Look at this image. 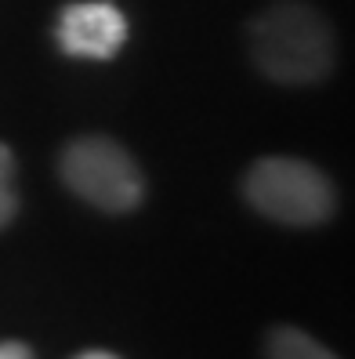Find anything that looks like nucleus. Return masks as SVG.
<instances>
[{
    "instance_id": "1",
    "label": "nucleus",
    "mask_w": 355,
    "mask_h": 359,
    "mask_svg": "<svg viewBox=\"0 0 355 359\" xmlns=\"http://www.w3.org/2000/svg\"><path fill=\"white\" fill-rule=\"evenodd\" d=\"M250 62L279 88H312L337 66V33L308 0H272L246 33Z\"/></svg>"
},
{
    "instance_id": "2",
    "label": "nucleus",
    "mask_w": 355,
    "mask_h": 359,
    "mask_svg": "<svg viewBox=\"0 0 355 359\" xmlns=\"http://www.w3.org/2000/svg\"><path fill=\"white\" fill-rule=\"evenodd\" d=\"M243 200L261 218L316 229L337 215V189L316 163L298 156H261L243 171Z\"/></svg>"
},
{
    "instance_id": "3",
    "label": "nucleus",
    "mask_w": 355,
    "mask_h": 359,
    "mask_svg": "<svg viewBox=\"0 0 355 359\" xmlns=\"http://www.w3.org/2000/svg\"><path fill=\"white\" fill-rule=\"evenodd\" d=\"M58 178L76 200L102 215H131L145 200L138 160L109 135H80L58 156Z\"/></svg>"
},
{
    "instance_id": "4",
    "label": "nucleus",
    "mask_w": 355,
    "mask_h": 359,
    "mask_svg": "<svg viewBox=\"0 0 355 359\" xmlns=\"http://www.w3.org/2000/svg\"><path fill=\"white\" fill-rule=\"evenodd\" d=\"M55 40L69 58L109 62L127 44V15L113 0H73L55 18Z\"/></svg>"
},
{
    "instance_id": "5",
    "label": "nucleus",
    "mask_w": 355,
    "mask_h": 359,
    "mask_svg": "<svg viewBox=\"0 0 355 359\" xmlns=\"http://www.w3.org/2000/svg\"><path fill=\"white\" fill-rule=\"evenodd\" d=\"M265 359H341V355L330 352L319 337H312L308 330L279 323L265 334Z\"/></svg>"
},
{
    "instance_id": "6",
    "label": "nucleus",
    "mask_w": 355,
    "mask_h": 359,
    "mask_svg": "<svg viewBox=\"0 0 355 359\" xmlns=\"http://www.w3.org/2000/svg\"><path fill=\"white\" fill-rule=\"evenodd\" d=\"M15 178H18V163H15V153L11 145L0 142V229H8L18 215V189H15Z\"/></svg>"
},
{
    "instance_id": "7",
    "label": "nucleus",
    "mask_w": 355,
    "mask_h": 359,
    "mask_svg": "<svg viewBox=\"0 0 355 359\" xmlns=\"http://www.w3.org/2000/svg\"><path fill=\"white\" fill-rule=\"evenodd\" d=\"M0 359H33V348L22 341H0Z\"/></svg>"
},
{
    "instance_id": "8",
    "label": "nucleus",
    "mask_w": 355,
    "mask_h": 359,
    "mask_svg": "<svg viewBox=\"0 0 355 359\" xmlns=\"http://www.w3.org/2000/svg\"><path fill=\"white\" fill-rule=\"evenodd\" d=\"M73 359H120L116 352H106V348H88V352H80Z\"/></svg>"
}]
</instances>
